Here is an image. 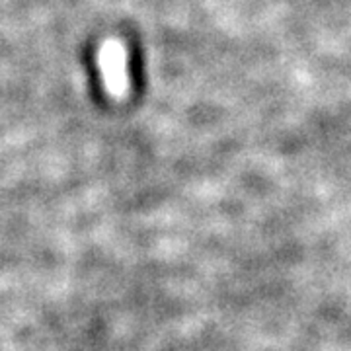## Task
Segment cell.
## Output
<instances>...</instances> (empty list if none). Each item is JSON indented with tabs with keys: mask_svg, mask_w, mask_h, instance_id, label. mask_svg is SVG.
Returning a JSON list of instances; mask_svg holds the SVG:
<instances>
[{
	"mask_svg": "<svg viewBox=\"0 0 351 351\" xmlns=\"http://www.w3.org/2000/svg\"><path fill=\"white\" fill-rule=\"evenodd\" d=\"M101 80L113 98H125L129 92V71H127L125 45L117 39H108L98 51Z\"/></svg>",
	"mask_w": 351,
	"mask_h": 351,
	"instance_id": "cell-1",
	"label": "cell"
}]
</instances>
